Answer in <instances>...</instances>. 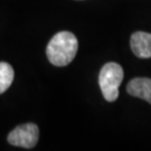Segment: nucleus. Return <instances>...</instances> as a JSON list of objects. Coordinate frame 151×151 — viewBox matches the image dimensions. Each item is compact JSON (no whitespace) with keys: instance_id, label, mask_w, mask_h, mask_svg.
<instances>
[{"instance_id":"obj_4","label":"nucleus","mask_w":151,"mask_h":151,"mask_svg":"<svg viewBox=\"0 0 151 151\" xmlns=\"http://www.w3.org/2000/svg\"><path fill=\"white\" fill-rule=\"evenodd\" d=\"M130 45L133 54L139 58L151 57V34L146 32H135L132 34Z\"/></svg>"},{"instance_id":"obj_2","label":"nucleus","mask_w":151,"mask_h":151,"mask_svg":"<svg viewBox=\"0 0 151 151\" xmlns=\"http://www.w3.org/2000/svg\"><path fill=\"white\" fill-rule=\"evenodd\" d=\"M123 68L118 63H106L99 75V84L104 99L114 102L119 97V87L123 81Z\"/></svg>"},{"instance_id":"obj_3","label":"nucleus","mask_w":151,"mask_h":151,"mask_svg":"<svg viewBox=\"0 0 151 151\" xmlns=\"http://www.w3.org/2000/svg\"><path fill=\"white\" fill-rule=\"evenodd\" d=\"M39 130L34 123H26L18 125L8 135V142L16 147L32 149L37 145Z\"/></svg>"},{"instance_id":"obj_5","label":"nucleus","mask_w":151,"mask_h":151,"mask_svg":"<svg viewBox=\"0 0 151 151\" xmlns=\"http://www.w3.org/2000/svg\"><path fill=\"white\" fill-rule=\"evenodd\" d=\"M127 92L130 95L139 97L151 104V80L147 77H137L128 83Z\"/></svg>"},{"instance_id":"obj_6","label":"nucleus","mask_w":151,"mask_h":151,"mask_svg":"<svg viewBox=\"0 0 151 151\" xmlns=\"http://www.w3.org/2000/svg\"><path fill=\"white\" fill-rule=\"evenodd\" d=\"M15 72L10 64L0 62V94H2L10 87L14 81Z\"/></svg>"},{"instance_id":"obj_1","label":"nucleus","mask_w":151,"mask_h":151,"mask_svg":"<svg viewBox=\"0 0 151 151\" xmlns=\"http://www.w3.org/2000/svg\"><path fill=\"white\" fill-rule=\"evenodd\" d=\"M78 48V42L74 34L60 32L50 39L46 48L48 60L55 66H66L74 60Z\"/></svg>"}]
</instances>
